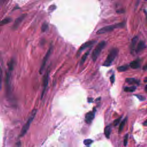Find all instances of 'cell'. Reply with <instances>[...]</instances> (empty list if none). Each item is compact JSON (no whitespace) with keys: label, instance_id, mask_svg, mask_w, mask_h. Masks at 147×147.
Masks as SVG:
<instances>
[{"label":"cell","instance_id":"277c9868","mask_svg":"<svg viewBox=\"0 0 147 147\" xmlns=\"http://www.w3.org/2000/svg\"><path fill=\"white\" fill-rule=\"evenodd\" d=\"M106 44V42L105 41H102L96 45L95 48L94 49L91 55V58L94 61H96L99 55H100V53L101 52L102 49L105 48Z\"/></svg>","mask_w":147,"mask_h":147},{"label":"cell","instance_id":"8992f818","mask_svg":"<svg viewBox=\"0 0 147 147\" xmlns=\"http://www.w3.org/2000/svg\"><path fill=\"white\" fill-rule=\"evenodd\" d=\"M95 112H96L95 109L94 108V110L92 111H91L87 113L86 114V115H85V122L87 123L90 124L92 122L93 119L94 118Z\"/></svg>","mask_w":147,"mask_h":147},{"label":"cell","instance_id":"83f0119b","mask_svg":"<svg viewBox=\"0 0 147 147\" xmlns=\"http://www.w3.org/2000/svg\"><path fill=\"white\" fill-rule=\"evenodd\" d=\"M55 8H56V6H54V5H52V6H51L49 7V9H51V10H52L55 9Z\"/></svg>","mask_w":147,"mask_h":147},{"label":"cell","instance_id":"30bf717a","mask_svg":"<svg viewBox=\"0 0 147 147\" xmlns=\"http://www.w3.org/2000/svg\"><path fill=\"white\" fill-rule=\"evenodd\" d=\"M6 91L7 94H9L10 95V72H7L6 75Z\"/></svg>","mask_w":147,"mask_h":147},{"label":"cell","instance_id":"ba28073f","mask_svg":"<svg viewBox=\"0 0 147 147\" xmlns=\"http://www.w3.org/2000/svg\"><path fill=\"white\" fill-rule=\"evenodd\" d=\"M48 76H49V71H48L47 72V73L45 74L44 77V80H43V89L42 91V93L41 95V99H42L43 98L44 94L45 93V91L47 88V87L48 86Z\"/></svg>","mask_w":147,"mask_h":147},{"label":"cell","instance_id":"4dcf8cb0","mask_svg":"<svg viewBox=\"0 0 147 147\" xmlns=\"http://www.w3.org/2000/svg\"><path fill=\"white\" fill-rule=\"evenodd\" d=\"M143 69H147V64H146L145 66H144V67Z\"/></svg>","mask_w":147,"mask_h":147},{"label":"cell","instance_id":"8fae6325","mask_svg":"<svg viewBox=\"0 0 147 147\" xmlns=\"http://www.w3.org/2000/svg\"><path fill=\"white\" fill-rule=\"evenodd\" d=\"M145 48V44L144 42L142 41H140L138 42V44H137V45L135 51L136 53H138V52H141V51H142Z\"/></svg>","mask_w":147,"mask_h":147},{"label":"cell","instance_id":"484cf974","mask_svg":"<svg viewBox=\"0 0 147 147\" xmlns=\"http://www.w3.org/2000/svg\"><path fill=\"white\" fill-rule=\"evenodd\" d=\"M140 100H141V101H142V100H145V98H144L142 95H138V94H136V95H134Z\"/></svg>","mask_w":147,"mask_h":147},{"label":"cell","instance_id":"ac0fdd59","mask_svg":"<svg viewBox=\"0 0 147 147\" xmlns=\"http://www.w3.org/2000/svg\"><path fill=\"white\" fill-rule=\"evenodd\" d=\"M124 91L126 92H134L136 90V87L135 86H131V87H125L124 88Z\"/></svg>","mask_w":147,"mask_h":147},{"label":"cell","instance_id":"7c38bea8","mask_svg":"<svg viewBox=\"0 0 147 147\" xmlns=\"http://www.w3.org/2000/svg\"><path fill=\"white\" fill-rule=\"evenodd\" d=\"M125 81L126 83H127L128 84H140V80L134 79V78H127L125 79Z\"/></svg>","mask_w":147,"mask_h":147},{"label":"cell","instance_id":"4316f807","mask_svg":"<svg viewBox=\"0 0 147 147\" xmlns=\"http://www.w3.org/2000/svg\"><path fill=\"white\" fill-rule=\"evenodd\" d=\"M110 82H111V83L112 84L114 83V81H115V76H114V74H113V75L110 76Z\"/></svg>","mask_w":147,"mask_h":147},{"label":"cell","instance_id":"f1b7e54d","mask_svg":"<svg viewBox=\"0 0 147 147\" xmlns=\"http://www.w3.org/2000/svg\"><path fill=\"white\" fill-rule=\"evenodd\" d=\"M92 100H93V99H92V98H88V102H92Z\"/></svg>","mask_w":147,"mask_h":147},{"label":"cell","instance_id":"e0dca14e","mask_svg":"<svg viewBox=\"0 0 147 147\" xmlns=\"http://www.w3.org/2000/svg\"><path fill=\"white\" fill-rule=\"evenodd\" d=\"M90 50H88L87 52H86L83 55V56L82 57V59H81V60H80V65H82V64H84V61H85L86 60V58L87 57V56H88V54H89V53H90Z\"/></svg>","mask_w":147,"mask_h":147},{"label":"cell","instance_id":"d6a6232c","mask_svg":"<svg viewBox=\"0 0 147 147\" xmlns=\"http://www.w3.org/2000/svg\"><path fill=\"white\" fill-rule=\"evenodd\" d=\"M144 82H147V78L144 80Z\"/></svg>","mask_w":147,"mask_h":147},{"label":"cell","instance_id":"f546056e","mask_svg":"<svg viewBox=\"0 0 147 147\" xmlns=\"http://www.w3.org/2000/svg\"><path fill=\"white\" fill-rule=\"evenodd\" d=\"M143 125H144V126H147V120L145 121L143 123Z\"/></svg>","mask_w":147,"mask_h":147},{"label":"cell","instance_id":"d4e9b609","mask_svg":"<svg viewBox=\"0 0 147 147\" xmlns=\"http://www.w3.org/2000/svg\"><path fill=\"white\" fill-rule=\"evenodd\" d=\"M121 118H122V117H120L119 118H117V119H115V120L114 121V122H113L114 125V126H117V125L119 124V122H120Z\"/></svg>","mask_w":147,"mask_h":147},{"label":"cell","instance_id":"1f68e13d","mask_svg":"<svg viewBox=\"0 0 147 147\" xmlns=\"http://www.w3.org/2000/svg\"><path fill=\"white\" fill-rule=\"evenodd\" d=\"M145 91L147 92V84L146 85V86H145Z\"/></svg>","mask_w":147,"mask_h":147},{"label":"cell","instance_id":"4fadbf2b","mask_svg":"<svg viewBox=\"0 0 147 147\" xmlns=\"http://www.w3.org/2000/svg\"><path fill=\"white\" fill-rule=\"evenodd\" d=\"M137 41H138V37L137 36L134 37L132 39L131 44H130V50H131V52H133V51H134L136 49V44Z\"/></svg>","mask_w":147,"mask_h":147},{"label":"cell","instance_id":"44dd1931","mask_svg":"<svg viewBox=\"0 0 147 147\" xmlns=\"http://www.w3.org/2000/svg\"><path fill=\"white\" fill-rule=\"evenodd\" d=\"M14 61L11 59L9 63H8V67H9V69L10 71H11V70H13V68H14Z\"/></svg>","mask_w":147,"mask_h":147},{"label":"cell","instance_id":"cb8c5ba5","mask_svg":"<svg viewBox=\"0 0 147 147\" xmlns=\"http://www.w3.org/2000/svg\"><path fill=\"white\" fill-rule=\"evenodd\" d=\"M128 134H126L125 137H124V140H123V145L125 146H126L127 144V141H128Z\"/></svg>","mask_w":147,"mask_h":147},{"label":"cell","instance_id":"6da1fadb","mask_svg":"<svg viewBox=\"0 0 147 147\" xmlns=\"http://www.w3.org/2000/svg\"><path fill=\"white\" fill-rule=\"evenodd\" d=\"M36 113H37V110L36 109H34V110H32V113L30 115V117H29L27 122L23 126V127L21 129L20 135V137H22L26 134V133L27 132V131L28 130V129L30 127V125L32 122L33 121V119H34V117L36 114Z\"/></svg>","mask_w":147,"mask_h":147},{"label":"cell","instance_id":"7402d4cb","mask_svg":"<svg viewBox=\"0 0 147 147\" xmlns=\"http://www.w3.org/2000/svg\"><path fill=\"white\" fill-rule=\"evenodd\" d=\"M48 29V24L46 23V22H44L42 25L41 26V31L42 32H44L45 31H47Z\"/></svg>","mask_w":147,"mask_h":147},{"label":"cell","instance_id":"7a4b0ae2","mask_svg":"<svg viewBox=\"0 0 147 147\" xmlns=\"http://www.w3.org/2000/svg\"><path fill=\"white\" fill-rule=\"evenodd\" d=\"M118 53V49L117 48L112 49L110 51L109 53L108 54L105 62L103 64V65L106 66V67H109V66L111 65L112 63L113 62V61L114 60L115 57H117Z\"/></svg>","mask_w":147,"mask_h":147},{"label":"cell","instance_id":"ffe728a7","mask_svg":"<svg viewBox=\"0 0 147 147\" xmlns=\"http://www.w3.org/2000/svg\"><path fill=\"white\" fill-rule=\"evenodd\" d=\"M11 19L10 18H5L3 20H2L1 22V25H5V24H8L9 22H11Z\"/></svg>","mask_w":147,"mask_h":147},{"label":"cell","instance_id":"d6986e66","mask_svg":"<svg viewBox=\"0 0 147 147\" xmlns=\"http://www.w3.org/2000/svg\"><path fill=\"white\" fill-rule=\"evenodd\" d=\"M129 68V66L127 65H122L120 67H118L117 68V69L119 72H123L126 71Z\"/></svg>","mask_w":147,"mask_h":147},{"label":"cell","instance_id":"5b68a950","mask_svg":"<svg viewBox=\"0 0 147 147\" xmlns=\"http://www.w3.org/2000/svg\"><path fill=\"white\" fill-rule=\"evenodd\" d=\"M52 46L51 45L50 47V48H49V49L48 50V51H47V53L45 54V56L43 59V60L42 61V63H41V67H40V71H39L40 74H41L42 73L43 71L44 70L45 64H46V63H47L51 53H52Z\"/></svg>","mask_w":147,"mask_h":147},{"label":"cell","instance_id":"9c48e42d","mask_svg":"<svg viewBox=\"0 0 147 147\" xmlns=\"http://www.w3.org/2000/svg\"><path fill=\"white\" fill-rule=\"evenodd\" d=\"M26 14H22L21 15V16H20L19 17H18L16 20H15V22L12 26V29L15 30L16 29L18 28V27L19 26V25H20V24L21 23V22L23 21V20L25 18V17H26Z\"/></svg>","mask_w":147,"mask_h":147},{"label":"cell","instance_id":"5bb4252c","mask_svg":"<svg viewBox=\"0 0 147 147\" xmlns=\"http://www.w3.org/2000/svg\"><path fill=\"white\" fill-rule=\"evenodd\" d=\"M111 132V127L110 125L106 126L104 129V134L105 135V136L106 137V138H109L110 134Z\"/></svg>","mask_w":147,"mask_h":147},{"label":"cell","instance_id":"9a60e30c","mask_svg":"<svg viewBox=\"0 0 147 147\" xmlns=\"http://www.w3.org/2000/svg\"><path fill=\"white\" fill-rule=\"evenodd\" d=\"M140 65V61L138 60L133 61L129 64L130 67L133 69H137V68H139Z\"/></svg>","mask_w":147,"mask_h":147},{"label":"cell","instance_id":"3957f363","mask_svg":"<svg viewBox=\"0 0 147 147\" xmlns=\"http://www.w3.org/2000/svg\"><path fill=\"white\" fill-rule=\"evenodd\" d=\"M125 25V22H121L119 24H114V25H109V26H106L105 27H103L102 28H100V29H99L97 32L96 34H103V33H105L110 31H112L113 30H114L115 28H122L123 26Z\"/></svg>","mask_w":147,"mask_h":147},{"label":"cell","instance_id":"603a6c76","mask_svg":"<svg viewBox=\"0 0 147 147\" xmlns=\"http://www.w3.org/2000/svg\"><path fill=\"white\" fill-rule=\"evenodd\" d=\"M84 144L86 145H89L90 144H91L92 142H93V141L91 140V139H86V140H84Z\"/></svg>","mask_w":147,"mask_h":147},{"label":"cell","instance_id":"52a82bcc","mask_svg":"<svg viewBox=\"0 0 147 147\" xmlns=\"http://www.w3.org/2000/svg\"><path fill=\"white\" fill-rule=\"evenodd\" d=\"M96 42V41L95 40H90V41H87L85 43H84L82 45V46L80 47V48H79L78 53V54H79L83 50L90 47H91L93 45H94Z\"/></svg>","mask_w":147,"mask_h":147},{"label":"cell","instance_id":"836d02e7","mask_svg":"<svg viewBox=\"0 0 147 147\" xmlns=\"http://www.w3.org/2000/svg\"><path fill=\"white\" fill-rule=\"evenodd\" d=\"M146 1H147V0H146Z\"/></svg>","mask_w":147,"mask_h":147},{"label":"cell","instance_id":"2e32d148","mask_svg":"<svg viewBox=\"0 0 147 147\" xmlns=\"http://www.w3.org/2000/svg\"><path fill=\"white\" fill-rule=\"evenodd\" d=\"M126 121H127V118H125L121 122V123H120V125H119V129H118V133H120L122 131V130H123V127H124V126H125V123H126Z\"/></svg>","mask_w":147,"mask_h":147}]
</instances>
